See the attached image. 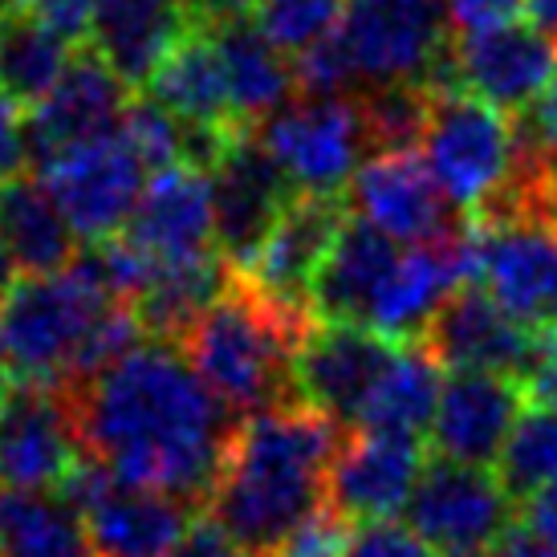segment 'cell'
<instances>
[{
    "instance_id": "1",
    "label": "cell",
    "mask_w": 557,
    "mask_h": 557,
    "mask_svg": "<svg viewBox=\"0 0 557 557\" xmlns=\"http://www.w3.org/2000/svg\"><path fill=\"white\" fill-rule=\"evenodd\" d=\"M82 451L135 488L208 505L228 419L171 342H143L110 371L70 387Z\"/></svg>"
},
{
    "instance_id": "2",
    "label": "cell",
    "mask_w": 557,
    "mask_h": 557,
    "mask_svg": "<svg viewBox=\"0 0 557 557\" xmlns=\"http://www.w3.org/2000/svg\"><path fill=\"white\" fill-rule=\"evenodd\" d=\"M342 423L310 403H281L245 416L228 435L208 517L252 557H269L325 505Z\"/></svg>"
},
{
    "instance_id": "3",
    "label": "cell",
    "mask_w": 557,
    "mask_h": 557,
    "mask_svg": "<svg viewBox=\"0 0 557 557\" xmlns=\"http://www.w3.org/2000/svg\"><path fill=\"white\" fill-rule=\"evenodd\" d=\"M310 325V313L281 306L233 273L184 334L180 350L224 411L257 416L289 403L294 362Z\"/></svg>"
},
{
    "instance_id": "4",
    "label": "cell",
    "mask_w": 557,
    "mask_h": 557,
    "mask_svg": "<svg viewBox=\"0 0 557 557\" xmlns=\"http://www.w3.org/2000/svg\"><path fill=\"white\" fill-rule=\"evenodd\" d=\"M419 156L468 220L509 212L525 184V156L505 110L460 86H432Z\"/></svg>"
},
{
    "instance_id": "5",
    "label": "cell",
    "mask_w": 557,
    "mask_h": 557,
    "mask_svg": "<svg viewBox=\"0 0 557 557\" xmlns=\"http://www.w3.org/2000/svg\"><path fill=\"white\" fill-rule=\"evenodd\" d=\"M123 301L107 285L90 248L46 277H16L0 301V346L16 379L70 387L74 367L98 318Z\"/></svg>"
},
{
    "instance_id": "6",
    "label": "cell",
    "mask_w": 557,
    "mask_h": 557,
    "mask_svg": "<svg viewBox=\"0 0 557 557\" xmlns=\"http://www.w3.org/2000/svg\"><path fill=\"white\" fill-rule=\"evenodd\" d=\"M407 525L440 557H476L500 549L517 521V496L500 472L432 456L407 500Z\"/></svg>"
},
{
    "instance_id": "7",
    "label": "cell",
    "mask_w": 557,
    "mask_h": 557,
    "mask_svg": "<svg viewBox=\"0 0 557 557\" xmlns=\"http://www.w3.org/2000/svg\"><path fill=\"white\" fill-rule=\"evenodd\" d=\"M444 0H346L342 41L367 86H435L451 53Z\"/></svg>"
},
{
    "instance_id": "8",
    "label": "cell",
    "mask_w": 557,
    "mask_h": 557,
    "mask_svg": "<svg viewBox=\"0 0 557 557\" xmlns=\"http://www.w3.org/2000/svg\"><path fill=\"white\" fill-rule=\"evenodd\" d=\"M472 228V261L480 289L505 306L533 334L557 325V224L542 212H509V216H476ZM472 281V285H476Z\"/></svg>"
},
{
    "instance_id": "9",
    "label": "cell",
    "mask_w": 557,
    "mask_h": 557,
    "mask_svg": "<svg viewBox=\"0 0 557 557\" xmlns=\"http://www.w3.org/2000/svg\"><path fill=\"white\" fill-rule=\"evenodd\" d=\"M257 135L297 196H342L362 168V151H371L362 107L346 94L297 98L264 119Z\"/></svg>"
},
{
    "instance_id": "10",
    "label": "cell",
    "mask_w": 557,
    "mask_h": 557,
    "mask_svg": "<svg viewBox=\"0 0 557 557\" xmlns=\"http://www.w3.org/2000/svg\"><path fill=\"white\" fill-rule=\"evenodd\" d=\"M82 460L70 391L9 374L0 383V488L58 493Z\"/></svg>"
},
{
    "instance_id": "11",
    "label": "cell",
    "mask_w": 557,
    "mask_h": 557,
    "mask_svg": "<svg viewBox=\"0 0 557 557\" xmlns=\"http://www.w3.org/2000/svg\"><path fill=\"white\" fill-rule=\"evenodd\" d=\"M37 180L65 212L70 228L86 245H102L126 228L151 171L135 147L114 131L107 139L82 143L37 163Z\"/></svg>"
},
{
    "instance_id": "12",
    "label": "cell",
    "mask_w": 557,
    "mask_h": 557,
    "mask_svg": "<svg viewBox=\"0 0 557 557\" xmlns=\"http://www.w3.org/2000/svg\"><path fill=\"white\" fill-rule=\"evenodd\" d=\"M58 493L82 512L94 557H168L191 521L184 500L135 488L90 456L70 472Z\"/></svg>"
},
{
    "instance_id": "13",
    "label": "cell",
    "mask_w": 557,
    "mask_h": 557,
    "mask_svg": "<svg viewBox=\"0 0 557 557\" xmlns=\"http://www.w3.org/2000/svg\"><path fill=\"white\" fill-rule=\"evenodd\" d=\"M212 208H216V248L228 269H245L264 236L273 233L281 212L297 200L294 184L285 180L277 159L269 156L261 135L240 126L220 159L208 171Z\"/></svg>"
},
{
    "instance_id": "14",
    "label": "cell",
    "mask_w": 557,
    "mask_h": 557,
    "mask_svg": "<svg viewBox=\"0 0 557 557\" xmlns=\"http://www.w3.org/2000/svg\"><path fill=\"white\" fill-rule=\"evenodd\" d=\"M395 355H399V346L383 334H374L371 325L313 322L294 362L297 399L325 411L338 423L358 428L362 407L395 362Z\"/></svg>"
},
{
    "instance_id": "15",
    "label": "cell",
    "mask_w": 557,
    "mask_h": 557,
    "mask_svg": "<svg viewBox=\"0 0 557 557\" xmlns=\"http://www.w3.org/2000/svg\"><path fill=\"white\" fill-rule=\"evenodd\" d=\"M346 208L407 248L444 240L460 228L456 208L416 147L374 151L371 159H362V168L346 187Z\"/></svg>"
},
{
    "instance_id": "16",
    "label": "cell",
    "mask_w": 557,
    "mask_h": 557,
    "mask_svg": "<svg viewBox=\"0 0 557 557\" xmlns=\"http://www.w3.org/2000/svg\"><path fill=\"white\" fill-rule=\"evenodd\" d=\"M557 78V37L537 25H496L451 41L435 86H460L496 110H521Z\"/></svg>"
},
{
    "instance_id": "17",
    "label": "cell",
    "mask_w": 557,
    "mask_h": 557,
    "mask_svg": "<svg viewBox=\"0 0 557 557\" xmlns=\"http://www.w3.org/2000/svg\"><path fill=\"white\" fill-rule=\"evenodd\" d=\"M476 281V261H472V228L460 224L451 236L432 240V245L403 248L395 273L387 277L383 294L374 297L371 325L374 334L391 338L395 346L423 342L435 313L444 310L456 289Z\"/></svg>"
},
{
    "instance_id": "18",
    "label": "cell",
    "mask_w": 557,
    "mask_h": 557,
    "mask_svg": "<svg viewBox=\"0 0 557 557\" xmlns=\"http://www.w3.org/2000/svg\"><path fill=\"white\" fill-rule=\"evenodd\" d=\"M537 338L488 289L465 285L444 301L423 334V346L451 371H493L525 383L537 358Z\"/></svg>"
},
{
    "instance_id": "19",
    "label": "cell",
    "mask_w": 557,
    "mask_h": 557,
    "mask_svg": "<svg viewBox=\"0 0 557 557\" xmlns=\"http://www.w3.org/2000/svg\"><path fill=\"white\" fill-rule=\"evenodd\" d=\"M525 383L512 374L456 371L444 379L432 419L435 456L460 465H500L512 428L525 416Z\"/></svg>"
},
{
    "instance_id": "20",
    "label": "cell",
    "mask_w": 557,
    "mask_h": 557,
    "mask_svg": "<svg viewBox=\"0 0 557 557\" xmlns=\"http://www.w3.org/2000/svg\"><path fill=\"white\" fill-rule=\"evenodd\" d=\"M126 107H131L126 82L90 46L78 49L62 82L33 107L29 123H25L29 156L41 163L58 151L107 139L123 126Z\"/></svg>"
},
{
    "instance_id": "21",
    "label": "cell",
    "mask_w": 557,
    "mask_h": 557,
    "mask_svg": "<svg viewBox=\"0 0 557 557\" xmlns=\"http://www.w3.org/2000/svg\"><path fill=\"white\" fill-rule=\"evenodd\" d=\"M346 212L350 208L338 196H297L281 212L273 233L264 236L257 257L233 273H240L252 289H261L264 297H273L281 306L310 313V285L330 245H334V236H338Z\"/></svg>"
},
{
    "instance_id": "22",
    "label": "cell",
    "mask_w": 557,
    "mask_h": 557,
    "mask_svg": "<svg viewBox=\"0 0 557 557\" xmlns=\"http://www.w3.org/2000/svg\"><path fill=\"white\" fill-rule=\"evenodd\" d=\"M428 456L416 435L362 432L342 440L330 468V505L346 521H379L407 509Z\"/></svg>"
},
{
    "instance_id": "23",
    "label": "cell",
    "mask_w": 557,
    "mask_h": 557,
    "mask_svg": "<svg viewBox=\"0 0 557 557\" xmlns=\"http://www.w3.org/2000/svg\"><path fill=\"white\" fill-rule=\"evenodd\" d=\"M123 236L139 245L151 261H191L220 252L208 171L187 163L156 171L143 187L139 208L126 220Z\"/></svg>"
},
{
    "instance_id": "24",
    "label": "cell",
    "mask_w": 557,
    "mask_h": 557,
    "mask_svg": "<svg viewBox=\"0 0 557 557\" xmlns=\"http://www.w3.org/2000/svg\"><path fill=\"white\" fill-rule=\"evenodd\" d=\"M196 25L187 0H98L90 49L126 86H147Z\"/></svg>"
},
{
    "instance_id": "25",
    "label": "cell",
    "mask_w": 557,
    "mask_h": 557,
    "mask_svg": "<svg viewBox=\"0 0 557 557\" xmlns=\"http://www.w3.org/2000/svg\"><path fill=\"white\" fill-rule=\"evenodd\" d=\"M403 248L387 233H379L362 216L346 212L334 245L310 285V313L318 322H355L367 325L374 297L383 294L395 273Z\"/></svg>"
},
{
    "instance_id": "26",
    "label": "cell",
    "mask_w": 557,
    "mask_h": 557,
    "mask_svg": "<svg viewBox=\"0 0 557 557\" xmlns=\"http://www.w3.org/2000/svg\"><path fill=\"white\" fill-rule=\"evenodd\" d=\"M147 90L159 107L171 110L187 126H200V131H236L240 126L233 114L216 37L203 21L171 49V58L156 70V78L147 82Z\"/></svg>"
},
{
    "instance_id": "27",
    "label": "cell",
    "mask_w": 557,
    "mask_h": 557,
    "mask_svg": "<svg viewBox=\"0 0 557 557\" xmlns=\"http://www.w3.org/2000/svg\"><path fill=\"white\" fill-rule=\"evenodd\" d=\"M208 29L216 37L220 62H224L236 123H264L281 107H289V94L297 90L294 65L285 62V53L252 21L236 16V21H216Z\"/></svg>"
},
{
    "instance_id": "28",
    "label": "cell",
    "mask_w": 557,
    "mask_h": 557,
    "mask_svg": "<svg viewBox=\"0 0 557 557\" xmlns=\"http://www.w3.org/2000/svg\"><path fill=\"white\" fill-rule=\"evenodd\" d=\"M228 277H233V269L220 252L191 257V261H151L139 294L131 297V306L143 322V334L151 342L180 346L187 330L196 325V318L228 285Z\"/></svg>"
},
{
    "instance_id": "29",
    "label": "cell",
    "mask_w": 557,
    "mask_h": 557,
    "mask_svg": "<svg viewBox=\"0 0 557 557\" xmlns=\"http://www.w3.org/2000/svg\"><path fill=\"white\" fill-rule=\"evenodd\" d=\"M0 233L25 277L62 273L78 257V233L41 180L13 175L0 184Z\"/></svg>"
},
{
    "instance_id": "30",
    "label": "cell",
    "mask_w": 557,
    "mask_h": 557,
    "mask_svg": "<svg viewBox=\"0 0 557 557\" xmlns=\"http://www.w3.org/2000/svg\"><path fill=\"white\" fill-rule=\"evenodd\" d=\"M444 391V367L423 342L399 346L395 362L379 379L371 399L362 407L358 428L362 432H391V435H423L432 432L435 407Z\"/></svg>"
},
{
    "instance_id": "31",
    "label": "cell",
    "mask_w": 557,
    "mask_h": 557,
    "mask_svg": "<svg viewBox=\"0 0 557 557\" xmlns=\"http://www.w3.org/2000/svg\"><path fill=\"white\" fill-rule=\"evenodd\" d=\"M0 557H94V545L62 493L0 488Z\"/></svg>"
},
{
    "instance_id": "32",
    "label": "cell",
    "mask_w": 557,
    "mask_h": 557,
    "mask_svg": "<svg viewBox=\"0 0 557 557\" xmlns=\"http://www.w3.org/2000/svg\"><path fill=\"white\" fill-rule=\"evenodd\" d=\"M74 41L49 29L29 9H16L0 25V90L16 107H37L74 62Z\"/></svg>"
},
{
    "instance_id": "33",
    "label": "cell",
    "mask_w": 557,
    "mask_h": 557,
    "mask_svg": "<svg viewBox=\"0 0 557 557\" xmlns=\"http://www.w3.org/2000/svg\"><path fill=\"white\" fill-rule=\"evenodd\" d=\"M500 480L517 500L557 484V407H533L521 416L500 456Z\"/></svg>"
},
{
    "instance_id": "34",
    "label": "cell",
    "mask_w": 557,
    "mask_h": 557,
    "mask_svg": "<svg viewBox=\"0 0 557 557\" xmlns=\"http://www.w3.org/2000/svg\"><path fill=\"white\" fill-rule=\"evenodd\" d=\"M432 86H371L358 98L371 151H411L428 123Z\"/></svg>"
},
{
    "instance_id": "35",
    "label": "cell",
    "mask_w": 557,
    "mask_h": 557,
    "mask_svg": "<svg viewBox=\"0 0 557 557\" xmlns=\"http://www.w3.org/2000/svg\"><path fill=\"white\" fill-rule=\"evenodd\" d=\"M342 16H346V0H257L252 4V25L281 53H294V58L330 33H338Z\"/></svg>"
},
{
    "instance_id": "36",
    "label": "cell",
    "mask_w": 557,
    "mask_h": 557,
    "mask_svg": "<svg viewBox=\"0 0 557 557\" xmlns=\"http://www.w3.org/2000/svg\"><path fill=\"white\" fill-rule=\"evenodd\" d=\"M135 156L147 163V171L156 175L163 168H175V163H187V147H191V126L180 123L171 110H163L156 98H143V102H131L126 107V119L119 126Z\"/></svg>"
},
{
    "instance_id": "37",
    "label": "cell",
    "mask_w": 557,
    "mask_h": 557,
    "mask_svg": "<svg viewBox=\"0 0 557 557\" xmlns=\"http://www.w3.org/2000/svg\"><path fill=\"white\" fill-rule=\"evenodd\" d=\"M294 78L297 90L306 98H338V94H346V86L358 78V70L346 41H342V33H330L318 46L301 49L294 58Z\"/></svg>"
},
{
    "instance_id": "38",
    "label": "cell",
    "mask_w": 557,
    "mask_h": 557,
    "mask_svg": "<svg viewBox=\"0 0 557 557\" xmlns=\"http://www.w3.org/2000/svg\"><path fill=\"white\" fill-rule=\"evenodd\" d=\"M512 126H517V139H521V156L542 175L557 180V78L517 114Z\"/></svg>"
},
{
    "instance_id": "39",
    "label": "cell",
    "mask_w": 557,
    "mask_h": 557,
    "mask_svg": "<svg viewBox=\"0 0 557 557\" xmlns=\"http://www.w3.org/2000/svg\"><path fill=\"white\" fill-rule=\"evenodd\" d=\"M346 557H440V554L407 521L379 517V521H358L350 529Z\"/></svg>"
},
{
    "instance_id": "40",
    "label": "cell",
    "mask_w": 557,
    "mask_h": 557,
    "mask_svg": "<svg viewBox=\"0 0 557 557\" xmlns=\"http://www.w3.org/2000/svg\"><path fill=\"white\" fill-rule=\"evenodd\" d=\"M346 542H350L346 517H342L334 505H322V509H313L269 557H346Z\"/></svg>"
},
{
    "instance_id": "41",
    "label": "cell",
    "mask_w": 557,
    "mask_h": 557,
    "mask_svg": "<svg viewBox=\"0 0 557 557\" xmlns=\"http://www.w3.org/2000/svg\"><path fill=\"white\" fill-rule=\"evenodd\" d=\"M529 0H444V13H448V25L460 37L465 33H484L496 29V25H512Z\"/></svg>"
},
{
    "instance_id": "42",
    "label": "cell",
    "mask_w": 557,
    "mask_h": 557,
    "mask_svg": "<svg viewBox=\"0 0 557 557\" xmlns=\"http://www.w3.org/2000/svg\"><path fill=\"white\" fill-rule=\"evenodd\" d=\"M168 557H252V554L236 542L233 533H224L212 517H191L184 537L171 545Z\"/></svg>"
},
{
    "instance_id": "43",
    "label": "cell",
    "mask_w": 557,
    "mask_h": 557,
    "mask_svg": "<svg viewBox=\"0 0 557 557\" xmlns=\"http://www.w3.org/2000/svg\"><path fill=\"white\" fill-rule=\"evenodd\" d=\"M21 9H29L33 16L46 21L49 29H58L62 37L78 41L82 33H90L98 0H21Z\"/></svg>"
},
{
    "instance_id": "44",
    "label": "cell",
    "mask_w": 557,
    "mask_h": 557,
    "mask_svg": "<svg viewBox=\"0 0 557 557\" xmlns=\"http://www.w3.org/2000/svg\"><path fill=\"white\" fill-rule=\"evenodd\" d=\"M29 156V139L21 131V107L0 90V184L21 175V159Z\"/></svg>"
},
{
    "instance_id": "45",
    "label": "cell",
    "mask_w": 557,
    "mask_h": 557,
    "mask_svg": "<svg viewBox=\"0 0 557 557\" xmlns=\"http://www.w3.org/2000/svg\"><path fill=\"white\" fill-rule=\"evenodd\" d=\"M517 521H521L517 529H525L529 537L557 545V484L521 496L517 500Z\"/></svg>"
},
{
    "instance_id": "46",
    "label": "cell",
    "mask_w": 557,
    "mask_h": 557,
    "mask_svg": "<svg viewBox=\"0 0 557 557\" xmlns=\"http://www.w3.org/2000/svg\"><path fill=\"white\" fill-rule=\"evenodd\" d=\"M525 391L529 399H537L542 407H557V325L537 338V358L525 379Z\"/></svg>"
},
{
    "instance_id": "47",
    "label": "cell",
    "mask_w": 557,
    "mask_h": 557,
    "mask_svg": "<svg viewBox=\"0 0 557 557\" xmlns=\"http://www.w3.org/2000/svg\"><path fill=\"white\" fill-rule=\"evenodd\" d=\"M496 557H557V545L537 542V537H529L525 529H512L509 537L500 542Z\"/></svg>"
},
{
    "instance_id": "48",
    "label": "cell",
    "mask_w": 557,
    "mask_h": 557,
    "mask_svg": "<svg viewBox=\"0 0 557 557\" xmlns=\"http://www.w3.org/2000/svg\"><path fill=\"white\" fill-rule=\"evenodd\" d=\"M529 16H533V25L545 29L549 37H557V0H529L525 4Z\"/></svg>"
},
{
    "instance_id": "49",
    "label": "cell",
    "mask_w": 557,
    "mask_h": 557,
    "mask_svg": "<svg viewBox=\"0 0 557 557\" xmlns=\"http://www.w3.org/2000/svg\"><path fill=\"white\" fill-rule=\"evenodd\" d=\"M16 285V261L13 252H9V245H4V233H0V301H4V294Z\"/></svg>"
},
{
    "instance_id": "50",
    "label": "cell",
    "mask_w": 557,
    "mask_h": 557,
    "mask_svg": "<svg viewBox=\"0 0 557 557\" xmlns=\"http://www.w3.org/2000/svg\"><path fill=\"white\" fill-rule=\"evenodd\" d=\"M542 216L545 220H554L557 224V180L549 187H545V196H542Z\"/></svg>"
},
{
    "instance_id": "51",
    "label": "cell",
    "mask_w": 557,
    "mask_h": 557,
    "mask_svg": "<svg viewBox=\"0 0 557 557\" xmlns=\"http://www.w3.org/2000/svg\"><path fill=\"white\" fill-rule=\"evenodd\" d=\"M16 9H21V0H0V25H4V21L16 13Z\"/></svg>"
},
{
    "instance_id": "52",
    "label": "cell",
    "mask_w": 557,
    "mask_h": 557,
    "mask_svg": "<svg viewBox=\"0 0 557 557\" xmlns=\"http://www.w3.org/2000/svg\"><path fill=\"white\" fill-rule=\"evenodd\" d=\"M4 367H9V362H4V346H0V383H4Z\"/></svg>"
},
{
    "instance_id": "53",
    "label": "cell",
    "mask_w": 557,
    "mask_h": 557,
    "mask_svg": "<svg viewBox=\"0 0 557 557\" xmlns=\"http://www.w3.org/2000/svg\"><path fill=\"white\" fill-rule=\"evenodd\" d=\"M476 557H496V549H493V554H476Z\"/></svg>"
}]
</instances>
